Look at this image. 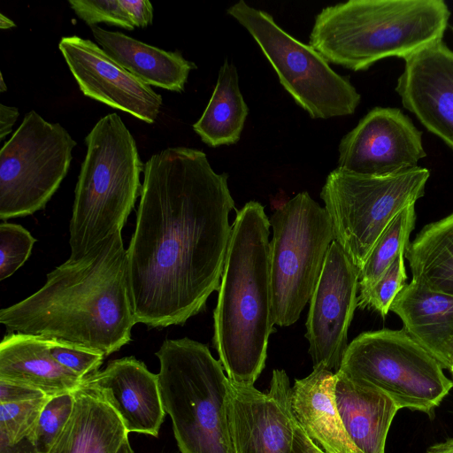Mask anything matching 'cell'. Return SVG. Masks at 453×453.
I'll use <instances>...</instances> for the list:
<instances>
[{
  "instance_id": "obj_31",
  "label": "cell",
  "mask_w": 453,
  "mask_h": 453,
  "mask_svg": "<svg viewBox=\"0 0 453 453\" xmlns=\"http://www.w3.org/2000/svg\"><path fill=\"white\" fill-rule=\"evenodd\" d=\"M75 14L88 26L106 23L133 30L134 26L119 0H69Z\"/></svg>"
},
{
  "instance_id": "obj_1",
  "label": "cell",
  "mask_w": 453,
  "mask_h": 453,
  "mask_svg": "<svg viewBox=\"0 0 453 453\" xmlns=\"http://www.w3.org/2000/svg\"><path fill=\"white\" fill-rule=\"evenodd\" d=\"M227 178L193 148H167L144 164L127 250L136 323L183 325L219 291L234 209Z\"/></svg>"
},
{
  "instance_id": "obj_23",
  "label": "cell",
  "mask_w": 453,
  "mask_h": 453,
  "mask_svg": "<svg viewBox=\"0 0 453 453\" xmlns=\"http://www.w3.org/2000/svg\"><path fill=\"white\" fill-rule=\"evenodd\" d=\"M98 45L119 65L149 86L182 92L190 71L196 68L178 51H167L123 33L90 27Z\"/></svg>"
},
{
  "instance_id": "obj_4",
  "label": "cell",
  "mask_w": 453,
  "mask_h": 453,
  "mask_svg": "<svg viewBox=\"0 0 453 453\" xmlns=\"http://www.w3.org/2000/svg\"><path fill=\"white\" fill-rule=\"evenodd\" d=\"M449 16L442 0H349L317 14L309 44L328 63L365 71L442 41Z\"/></svg>"
},
{
  "instance_id": "obj_30",
  "label": "cell",
  "mask_w": 453,
  "mask_h": 453,
  "mask_svg": "<svg viewBox=\"0 0 453 453\" xmlns=\"http://www.w3.org/2000/svg\"><path fill=\"white\" fill-rule=\"evenodd\" d=\"M36 240L22 226L0 224V280L12 276L28 259Z\"/></svg>"
},
{
  "instance_id": "obj_5",
  "label": "cell",
  "mask_w": 453,
  "mask_h": 453,
  "mask_svg": "<svg viewBox=\"0 0 453 453\" xmlns=\"http://www.w3.org/2000/svg\"><path fill=\"white\" fill-rule=\"evenodd\" d=\"M87 153L74 190L70 220V259L122 231L142 184L134 138L117 113L101 118L85 138Z\"/></svg>"
},
{
  "instance_id": "obj_38",
  "label": "cell",
  "mask_w": 453,
  "mask_h": 453,
  "mask_svg": "<svg viewBox=\"0 0 453 453\" xmlns=\"http://www.w3.org/2000/svg\"><path fill=\"white\" fill-rule=\"evenodd\" d=\"M16 24L7 16L0 13V28L3 30L15 27Z\"/></svg>"
},
{
  "instance_id": "obj_28",
  "label": "cell",
  "mask_w": 453,
  "mask_h": 453,
  "mask_svg": "<svg viewBox=\"0 0 453 453\" xmlns=\"http://www.w3.org/2000/svg\"><path fill=\"white\" fill-rule=\"evenodd\" d=\"M73 403L74 392L50 397L34 432L27 439L35 453H48L55 438L69 418Z\"/></svg>"
},
{
  "instance_id": "obj_2",
  "label": "cell",
  "mask_w": 453,
  "mask_h": 453,
  "mask_svg": "<svg viewBox=\"0 0 453 453\" xmlns=\"http://www.w3.org/2000/svg\"><path fill=\"white\" fill-rule=\"evenodd\" d=\"M0 323L104 356L127 344L136 320L121 231L56 267L38 291L2 309Z\"/></svg>"
},
{
  "instance_id": "obj_26",
  "label": "cell",
  "mask_w": 453,
  "mask_h": 453,
  "mask_svg": "<svg viewBox=\"0 0 453 453\" xmlns=\"http://www.w3.org/2000/svg\"><path fill=\"white\" fill-rule=\"evenodd\" d=\"M416 220L414 205L402 211L375 242L359 271V289L373 285L397 257L405 252Z\"/></svg>"
},
{
  "instance_id": "obj_6",
  "label": "cell",
  "mask_w": 453,
  "mask_h": 453,
  "mask_svg": "<svg viewBox=\"0 0 453 453\" xmlns=\"http://www.w3.org/2000/svg\"><path fill=\"white\" fill-rule=\"evenodd\" d=\"M164 409L181 453H234L230 380L208 347L189 338L165 340L156 352Z\"/></svg>"
},
{
  "instance_id": "obj_22",
  "label": "cell",
  "mask_w": 453,
  "mask_h": 453,
  "mask_svg": "<svg viewBox=\"0 0 453 453\" xmlns=\"http://www.w3.org/2000/svg\"><path fill=\"white\" fill-rule=\"evenodd\" d=\"M334 400L352 443L362 453H385L387 435L399 411L385 393L335 372Z\"/></svg>"
},
{
  "instance_id": "obj_40",
  "label": "cell",
  "mask_w": 453,
  "mask_h": 453,
  "mask_svg": "<svg viewBox=\"0 0 453 453\" xmlns=\"http://www.w3.org/2000/svg\"><path fill=\"white\" fill-rule=\"evenodd\" d=\"M7 90V86L4 83L3 73H0V92H5Z\"/></svg>"
},
{
  "instance_id": "obj_24",
  "label": "cell",
  "mask_w": 453,
  "mask_h": 453,
  "mask_svg": "<svg viewBox=\"0 0 453 453\" xmlns=\"http://www.w3.org/2000/svg\"><path fill=\"white\" fill-rule=\"evenodd\" d=\"M248 113L237 69L226 59L211 97L193 129L210 147L234 144L240 140Z\"/></svg>"
},
{
  "instance_id": "obj_36",
  "label": "cell",
  "mask_w": 453,
  "mask_h": 453,
  "mask_svg": "<svg viewBox=\"0 0 453 453\" xmlns=\"http://www.w3.org/2000/svg\"><path fill=\"white\" fill-rule=\"evenodd\" d=\"M19 115L18 108L0 104V140L3 141L12 130Z\"/></svg>"
},
{
  "instance_id": "obj_20",
  "label": "cell",
  "mask_w": 453,
  "mask_h": 453,
  "mask_svg": "<svg viewBox=\"0 0 453 453\" xmlns=\"http://www.w3.org/2000/svg\"><path fill=\"white\" fill-rule=\"evenodd\" d=\"M335 373L313 367L307 377L296 380L291 403L297 424L325 453H362L350 441L334 400Z\"/></svg>"
},
{
  "instance_id": "obj_7",
  "label": "cell",
  "mask_w": 453,
  "mask_h": 453,
  "mask_svg": "<svg viewBox=\"0 0 453 453\" xmlns=\"http://www.w3.org/2000/svg\"><path fill=\"white\" fill-rule=\"evenodd\" d=\"M430 172L420 166L384 176L337 167L327 175L320 197L334 241L359 271L391 221L424 196Z\"/></svg>"
},
{
  "instance_id": "obj_21",
  "label": "cell",
  "mask_w": 453,
  "mask_h": 453,
  "mask_svg": "<svg viewBox=\"0 0 453 453\" xmlns=\"http://www.w3.org/2000/svg\"><path fill=\"white\" fill-rule=\"evenodd\" d=\"M0 380L28 386L54 396L74 392L84 379L52 357L50 340L8 333L0 343Z\"/></svg>"
},
{
  "instance_id": "obj_16",
  "label": "cell",
  "mask_w": 453,
  "mask_h": 453,
  "mask_svg": "<svg viewBox=\"0 0 453 453\" xmlns=\"http://www.w3.org/2000/svg\"><path fill=\"white\" fill-rule=\"evenodd\" d=\"M404 61L395 87L403 107L453 151V51L439 41Z\"/></svg>"
},
{
  "instance_id": "obj_41",
  "label": "cell",
  "mask_w": 453,
  "mask_h": 453,
  "mask_svg": "<svg viewBox=\"0 0 453 453\" xmlns=\"http://www.w3.org/2000/svg\"><path fill=\"white\" fill-rule=\"evenodd\" d=\"M449 371L453 373V365H452V366L450 367Z\"/></svg>"
},
{
  "instance_id": "obj_3",
  "label": "cell",
  "mask_w": 453,
  "mask_h": 453,
  "mask_svg": "<svg viewBox=\"0 0 453 453\" xmlns=\"http://www.w3.org/2000/svg\"><path fill=\"white\" fill-rule=\"evenodd\" d=\"M270 219L250 201L236 211L214 310L213 343L230 382L254 386L273 332Z\"/></svg>"
},
{
  "instance_id": "obj_10",
  "label": "cell",
  "mask_w": 453,
  "mask_h": 453,
  "mask_svg": "<svg viewBox=\"0 0 453 453\" xmlns=\"http://www.w3.org/2000/svg\"><path fill=\"white\" fill-rule=\"evenodd\" d=\"M226 12L250 33L282 87L311 119L355 112L360 94L310 44L296 40L278 26L272 15L243 0L231 5Z\"/></svg>"
},
{
  "instance_id": "obj_27",
  "label": "cell",
  "mask_w": 453,
  "mask_h": 453,
  "mask_svg": "<svg viewBox=\"0 0 453 453\" xmlns=\"http://www.w3.org/2000/svg\"><path fill=\"white\" fill-rule=\"evenodd\" d=\"M50 396L0 403V441L8 446L27 441Z\"/></svg>"
},
{
  "instance_id": "obj_39",
  "label": "cell",
  "mask_w": 453,
  "mask_h": 453,
  "mask_svg": "<svg viewBox=\"0 0 453 453\" xmlns=\"http://www.w3.org/2000/svg\"><path fill=\"white\" fill-rule=\"evenodd\" d=\"M118 453H134L129 442L128 437L125 440Z\"/></svg>"
},
{
  "instance_id": "obj_29",
  "label": "cell",
  "mask_w": 453,
  "mask_h": 453,
  "mask_svg": "<svg viewBox=\"0 0 453 453\" xmlns=\"http://www.w3.org/2000/svg\"><path fill=\"white\" fill-rule=\"evenodd\" d=\"M404 259V253L400 254L373 285L360 290L357 307L372 309L382 317L388 313L395 298L405 286Z\"/></svg>"
},
{
  "instance_id": "obj_25",
  "label": "cell",
  "mask_w": 453,
  "mask_h": 453,
  "mask_svg": "<svg viewBox=\"0 0 453 453\" xmlns=\"http://www.w3.org/2000/svg\"><path fill=\"white\" fill-rule=\"evenodd\" d=\"M412 280L453 296V212L425 226L407 246Z\"/></svg>"
},
{
  "instance_id": "obj_9",
  "label": "cell",
  "mask_w": 453,
  "mask_h": 453,
  "mask_svg": "<svg viewBox=\"0 0 453 453\" xmlns=\"http://www.w3.org/2000/svg\"><path fill=\"white\" fill-rule=\"evenodd\" d=\"M442 370L403 328L360 334L349 343L338 371L385 393L399 410L431 415L453 387Z\"/></svg>"
},
{
  "instance_id": "obj_8",
  "label": "cell",
  "mask_w": 453,
  "mask_h": 453,
  "mask_svg": "<svg viewBox=\"0 0 453 453\" xmlns=\"http://www.w3.org/2000/svg\"><path fill=\"white\" fill-rule=\"evenodd\" d=\"M270 275L274 324H295L310 302L334 241L324 207L306 191L280 206L270 219Z\"/></svg>"
},
{
  "instance_id": "obj_17",
  "label": "cell",
  "mask_w": 453,
  "mask_h": 453,
  "mask_svg": "<svg viewBox=\"0 0 453 453\" xmlns=\"http://www.w3.org/2000/svg\"><path fill=\"white\" fill-rule=\"evenodd\" d=\"M82 384L98 391L121 418L128 433L158 436L165 417L158 375L134 357L111 361L84 378Z\"/></svg>"
},
{
  "instance_id": "obj_19",
  "label": "cell",
  "mask_w": 453,
  "mask_h": 453,
  "mask_svg": "<svg viewBox=\"0 0 453 453\" xmlns=\"http://www.w3.org/2000/svg\"><path fill=\"white\" fill-rule=\"evenodd\" d=\"M128 434L104 396L81 384L74 391L72 413L48 453H118Z\"/></svg>"
},
{
  "instance_id": "obj_33",
  "label": "cell",
  "mask_w": 453,
  "mask_h": 453,
  "mask_svg": "<svg viewBox=\"0 0 453 453\" xmlns=\"http://www.w3.org/2000/svg\"><path fill=\"white\" fill-rule=\"evenodd\" d=\"M46 395L34 388L0 380V403L20 402Z\"/></svg>"
},
{
  "instance_id": "obj_35",
  "label": "cell",
  "mask_w": 453,
  "mask_h": 453,
  "mask_svg": "<svg viewBox=\"0 0 453 453\" xmlns=\"http://www.w3.org/2000/svg\"><path fill=\"white\" fill-rule=\"evenodd\" d=\"M291 453H325L304 433L297 424Z\"/></svg>"
},
{
  "instance_id": "obj_12",
  "label": "cell",
  "mask_w": 453,
  "mask_h": 453,
  "mask_svg": "<svg viewBox=\"0 0 453 453\" xmlns=\"http://www.w3.org/2000/svg\"><path fill=\"white\" fill-rule=\"evenodd\" d=\"M358 283V268L333 241L310 299L306 320L305 337L313 367L322 366L334 373L340 369L357 307Z\"/></svg>"
},
{
  "instance_id": "obj_34",
  "label": "cell",
  "mask_w": 453,
  "mask_h": 453,
  "mask_svg": "<svg viewBox=\"0 0 453 453\" xmlns=\"http://www.w3.org/2000/svg\"><path fill=\"white\" fill-rule=\"evenodd\" d=\"M134 27H146L152 23L153 7L147 0H119Z\"/></svg>"
},
{
  "instance_id": "obj_14",
  "label": "cell",
  "mask_w": 453,
  "mask_h": 453,
  "mask_svg": "<svg viewBox=\"0 0 453 453\" xmlns=\"http://www.w3.org/2000/svg\"><path fill=\"white\" fill-rule=\"evenodd\" d=\"M292 388L275 369L267 393L230 382L229 418L234 453H291L297 426Z\"/></svg>"
},
{
  "instance_id": "obj_32",
  "label": "cell",
  "mask_w": 453,
  "mask_h": 453,
  "mask_svg": "<svg viewBox=\"0 0 453 453\" xmlns=\"http://www.w3.org/2000/svg\"><path fill=\"white\" fill-rule=\"evenodd\" d=\"M50 353L61 365L82 379L99 371L105 357L92 349L51 340Z\"/></svg>"
},
{
  "instance_id": "obj_11",
  "label": "cell",
  "mask_w": 453,
  "mask_h": 453,
  "mask_svg": "<svg viewBox=\"0 0 453 453\" xmlns=\"http://www.w3.org/2000/svg\"><path fill=\"white\" fill-rule=\"evenodd\" d=\"M76 144L59 123L27 112L0 150V219L43 209L65 177Z\"/></svg>"
},
{
  "instance_id": "obj_15",
  "label": "cell",
  "mask_w": 453,
  "mask_h": 453,
  "mask_svg": "<svg viewBox=\"0 0 453 453\" xmlns=\"http://www.w3.org/2000/svg\"><path fill=\"white\" fill-rule=\"evenodd\" d=\"M84 96L154 123L163 104L156 93L114 61L98 44L78 35L63 36L58 43Z\"/></svg>"
},
{
  "instance_id": "obj_18",
  "label": "cell",
  "mask_w": 453,
  "mask_h": 453,
  "mask_svg": "<svg viewBox=\"0 0 453 453\" xmlns=\"http://www.w3.org/2000/svg\"><path fill=\"white\" fill-rule=\"evenodd\" d=\"M390 311L403 329L444 369L453 365V296L412 280L395 298Z\"/></svg>"
},
{
  "instance_id": "obj_13",
  "label": "cell",
  "mask_w": 453,
  "mask_h": 453,
  "mask_svg": "<svg viewBox=\"0 0 453 453\" xmlns=\"http://www.w3.org/2000/svg\"><path fill=\"white\" fill-rule=\"evenodd\" d=\"M426 153L422 132L398 108L372 109L339 144L338 168L384 176L418 166Z\"/></svg>"
},
{
  "instance_id": "obj_37",
  "label": "cell",
  "mask_w": 453,
  "mask_h": 453,
  "mask_svg": "<svg viewBox=\"0 0 453 453\" xmlns=\"http://www.w3.org/2000/svg\"><path fill=\"white\" fill-rule=\"evenodd\" d=\"M427 453H453V439L430 447Z\"/></svg>"
}]
</instances>
